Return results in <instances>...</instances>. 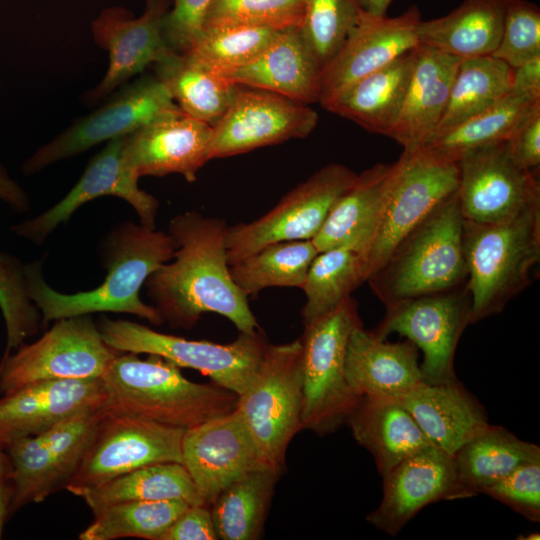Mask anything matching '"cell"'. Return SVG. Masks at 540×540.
Masks as SVG:
<instances>
[{
	"label": "cell",
	"instance_id": "6da1fadb",
	"mask_svg": "<svg viewBox=\"0 0 540 540\" xmlns=\"http://www.w3.org/2000/svg\"><path fill=\"white\" fill-rule=\"evenodd\" d=\"M228 225L195 211L176 215L168 234L176 244L172 258L154 271L144 287L164 322L190 329L204 313L230 320L242 333L259 326L248 296L234 283L227 257Z\"/></svg>",
	"mask_w": 540,
	"mask_h": 540
},
{
	"label": "cell",
	"instance_id": "7a4b0ae2",
	"mask_svg": "<svg viewBox=\"0 0 540 540\" xmlns=\"http://www.w3.org/2000/svg\"><path fill=\"white\" fill-rule=\"evenodd\" d=\"M175 250L168 232L122 222L100 245L107 275L98 287L73 294L58 292L44 279L42 263L34 261L25 265L28 293L41 313L42 325L67 317L112 312L135 315L158 326L164 321L153 305L141 300L140 290L154 271L172 260Z\"/></svg>",
	"mask_w": 540,
	"mask_h": 540
},
{
	"label": "cell",
	"instance_id": "3957f363",
	"mask_svg": "<svg viewBox=\"0 0 540 540\" xmlns=\"http://www.w3.org/2000/svg\"><path fill=\"white\" fill-rule=\"evenodd\" d=\"M101 380L109 413L184 429L225 415L237 406L235 393L213 382H192L178 366L151 354L146 359L132 352L117 354Z\"/></svg>",
	"mask_w": 540,
	"mask_h": 540
},
{
	"label": "cell",
	"instance_id": "277c9868",
	"mask_svg": "<svg viewBox=\"0 0 540 540\" xmlns=\"http://www.w3.org/2000/svg\"><path fill=\"white\" fill-rule=\"evenodd\" d=\"M463 221L455 191L399 242L366 281L385 309L466 284Z\"/></svg>",
	"mask_w": 540,
	"mask_h": 540
},
{
	"label": "cell",
	"instance_id": "5b68a950",
	"mask_svg": "<svg viewBox=\"0 0 540 540\" xmlns=\"http://www.w3.org/2000/svg\"><path fill=\"white\" fill-rule=\"evenodd\" d=\"M470 322L500 313L531 283L540 261V204L492 223L463 221Z\"/></svg>",
	"mask_w": 540,
	"mask_h": 540
},
{
	"label": "cell",
	"instance_id": "8992f818",
	"mask_svg": "<svg viewBox=\"0 0 540 540\" xmlns=\"http://www.w3.org/2000/svg\"><path fill=\"white\" fill-rule=\"evenodd\" d=\"M362 325L352 296L333 311L304 324L302 342V429L319 435L336 431L359 401L345 377L347 344Z\"/></svg>",
	"mask_w": 540,
	"mask_h": 540
},
{
	"label": "cell",
	"instance_id": "52a82bcc",
	"mask_svg": "<svg viewBox=\"0 0 540 540\" xmlns=\"http://www.w3.org/2000/svg\"><path fill=\"white\" fill-rule=\"evenodd\" d=\"M97 326L112 349L156 355L179 368L197 370L237 396L254 378L269 344L260 330L240 332L234 341L221 344L161 333L122 319L103 318Z\"/></svg>",
	"mask_w": 540,
	"mask_h": 540
},
{
	"label": "cell",
	"instance_id": "ba28073f",
	"mask_svg": "<svg viewBox=\"0 0 540 540\" xmlns=\"http://www.w3.org/2000/svg\"><path fill=\"white\" fill-rule=\"evenodd\" d=\"M301 339L268 344L259 368L236 408L264 463L281 474L288 445L302 430Z\"/></svg>",
	"mask_w": 540,
	"mask_h": 540
},
{
	"label": "cell",
	"instance_id": "9c48e42d",
	"mask_svg": "<svg viewBox=\"0 0 540 540\" xmlns=\"http://www.w3.org/2000/svg\"><path fill=\"white\" fill-rule=\"evenodd\" d=\"M119 353L105 343L90 315L58 319L35 342L3 354L0 393L45 380L101 378Z\"/></svg>",
	"mask_w": 540,
	"mask_h": 540
},
{
	"label": "cell",
	"instance_id": "30bf717a",
	"mask_svg": "<svg viewBox=\"0 0 540 540\" xmlns=\"http://www.w3.org/2000/svg\"><path fill=\"white\" fill-rule=\"evenodd\" d=\"M397 161L393 184L363 250L366 281L399 242L458 186L457 163L438 160L421 149L403 151Z\"/></svg>",
	"mask_w": 540,
	"mask_h": 540
},
{
	"label": "cell",
	"instance_id": "8fae6325",
	"mask_svg": "<svg viewBox=\"0 0 540 540\" xmlns=\"http://www.w3.org/2000/svg\"><path fill=\"white\" fill-rule=\"evenodd\" d=\"M356 175L343 164H327L288 192L261 217L228 226L229 265L271 243L312 240Z\"/></svg>",
	"mask_w": 540,
	"mask_h": 540
},
{
	"label": "cell",
	"instance_id": "7c38bea8",
	"mask_svg": "<svg viewBox=\"0 0 540 540\" xmlns=\"http://www.w3.org/2000/svg\"><path fill=\"white\" fill-rule=\"evenodd\" d=\"M106 413L103 407L77 414L44 433L18 438L5 448L12 467L9 516L67 486Z\"/></svg>",
	"mask_w": 540,
	"mask_h": 540
},
{
	"label": "cell",
	"instance_id": "4fadbf2b",
	"mask_svg": "<svg viewBox=\"0 0 540 540\" xmlns=\"http://www.w3.org/2000/svg\"><path fill=\"white\" fill-rule=\"evenodd\" d=\"M175 109L165 85L156 76L145 75L122 85L100 108L40 147L23 169L27 174L39 172L104 141L129 135Z\"/></svg>",
	"mask_w": 540,
	"mask_h": 540
},
{
	"label": "cell",
	"instance_id": "5bb4252c",
	"mask_svg": "<svg viewBox=\"0 0 540 540\" xmlns=\"http://www.w3.org/2000/svg\"><path fill=\"white\" fill-rule=\"evenodd\" d=\"M471 299L466 286L420 296L389 308L373 332L386 339L398 333L423 353L422 381L429 384L457 381L454 356L470 322Z\"/></svg>",
	"mask_w": 540,
	"mask_h": 540
},
{
	"label": "cell",
	"instance_id": "9a60e30c",
	"mask_svg": "<svg viewBox=\"0 0 540 540\" xmlns=\"http://www.w3.org/2000/svg\"><path fill=\"white\" fill-rule=\"evenodd\" d=\"M184 431L107 411L65 488L97 485L151 464L182 463Z\"/></svg>",
	"mask_w": 540,
	"mask_h": 540
},
{
	"label": "cell",
	"instance_id": "2e32d148",
	"mask_svg": "<svg viewBox=\"0 0 540 540\" xmlns=\"http://www.w3.org/2000/svg\"><path fill=\"white\" fill-rule=\"evenodd\" d=\"M317 123V112L306 104L267 90L239 86L226 112L212 126L209 159L305 138Z\"/></svg>",
	"mask_w": 540,
	"mask_h": 540
},
{
	"label": "cell",
	"instance_id": "e0dca14e",
	"mask_svg": "<svg viewBox=\"0 0 540 540\" xmlns=\"http://www.w3.org/2000/svg\"><path fill=\"white\" fill-rule=\"evenodd\" d=\"M457 164L456 194L465 221L497 222L540 204L539 181L514 163L506 141L473 149Z\"/></svg>",
	"mask_w": 540,
	"mask_h": 540
},
{
	"label": "cell",
	"instance_id": "ac0fdd59",
	"mask_svg": "<svg viewBox=\"0 0 540 540\" xmlns=\"http://www.w3.org/2000/svg\"><path fill=\"white\" fill-rule=\"evenodd\" d=\"M126 136L108 141L58 203L34 218L13 225L11 230L35 244H41L82 205L103 196L125 200L136 211L140 224L155 228L159 202L153 195L139 188V178L127 165Z\"/></svg>",
	"mask_w": 540,
	"mask_h": 540
},
{
	"label": "cell",
	"instance_id": "d6986e66",
	"mask_svg": "<svg viewBox=\"0 0 540 540\" xmlns=\"http://www.w3.org/2000/svg\"><path fill=\"white\" fill-rule=\"evenodd\" d=\"M181 452L182 464L208 506L248 472L269 468L237 408L185 429Z\"/></svg>",
	"mask_w": 540,
	"mask_h": 540
},
{
	"label": "cell",
	"instance_id": "ffe728a7",
	"mask_svg": "<svg viewBox=\"0 0 540 540\" xmlns=\"http://www.w3.org/2000/svg\"><path fill=\"white\" fill-rule=\"evenodd\" d=\"M168 7V0H153L147 3L140 17H134L122 7H111L93 20V38L108 52L109 66L100 83L86 93L85 101L95 103L111 95L130 78L172 51L163 34Z\"/></svg>",
	"mask_w": 540,
	"mask_h": 540
},
{
	"label": "cell",
	"instance_id": "44dd1931",
	"mask_svg": "<svg viewBox=\"0 0 540 540\" xmlns=\"http://www.w3.org/2000/svg\"><path fill=\"white\" fill-rule=\"evenodd\" d=\"M421 20L415 4L396 17L363 11L338 53L321 71L318 103L324 107L356 81L417 47Z\"/></svg>",
	"mask_w": 540,
	"mask_h": 540
},
{
	"label": "cell",
	"instance_id": "7402d4cb",
	"mask_svg": "<svg viewBox=\"0 0 540 540\" xmlns=\"http://www.w3.org/2000/svg\"><path fill=\"white\" fill-rule=\"evenodd\" d=\"M382 479L381 502L367 521L392 537L425 506L462 499L453 457L435 445L406 457Z\"/></svg>",
	"mask_w": 540,
	"mask_h": 540
},
{
	"label": "cell",
	"instance_id": "603a6c76",
	"mask_svg": "<svg viewBox=\"0 0 540 540\" xmlns=\"http://www.w3.org/2000/svg\"><path fill=\"white\" fill-rule=\"evenodd\" d=\"M101 378L45 380L0 398V447L44 433L77 414L106 407Z\"/></svg>",
	"mask_w": 540,
	"mask_h": 540
},
{
	"label": "cell",
	"instance_id": "cb8c5ba5",
	"mask_svg": "<svg viewBox=\"0 0 540 540\" xmlns=\"http://www.w3.org/2000/svg\"><path fill=\"white\" fill-rule=\"evenodd\" d=\"M212 126L179 108L126 136L125 159L138 177L182 175L188 182L210 160Z\"/></svg>",
	"mask_w": 540,
	"mask_h": 540
},
{
	"label": "cell",
	"instance_id": "d4e9b609",
	"mask_svg": "<svg viewBox=\"0 0 540 540\" xmlns=\"http://www.w3.org/2000/svg\"><path fill=\"white\" fill-rule=\"evenodd\" d=\"M345 377L359 398L400 399L422 381L418 348L409 340L388 342L360 325L347 344Z\"/></svg>",
	"mask_w": 540,
	"mask_h": 540
},
{
	"label": "cell",
	"instance_id": "484cf974",
	"mask_svg": "<svg viewBox=\"0 0 540 540\" xmlns=\"http://www.w3.org/2000/svg\"><path fill=\"white\" fill-rule=\"evenodd\" d=\"M219 75L235 85L267 90L306 105L319 99L321 69L299 27L280 30L251 62Z\"/></svg>",
	"mask_w": 540,
	"mask_h": 540
},
{
	"label": "cell",
	"instance_id": "4316f807",
	"mask_svg": "<svg viewBox=\"0 0 540 540\" xmlns=\"http://www.w3.org/2000/svg\"><path fill=\"white\" fill-rule=\"evenodd\" d=\"M399 401L428 440L453 457L488 425L480 402L459 382H419Z\"/></svg>",
	"mask_w": 540,
	"mask_h": 540
},
{
	"label": "cell",
	"instance_id": "83f0119b",
	"mask_svg": "<svg viewBox=\"0 0 540 540\" xmlns=\"http://www.w3.org/2000/svg\"><path fill=\"white\" fill-rule=\"evenodd\" d=\"M461 59L419 44L405 100L389 133L403 147L414 151L436 132L445 112L451 86Z\"/></svg>",
	"mask_w": 540,
	"mask_h": 540
},
{
	"label": "cell",
	"instance_id": "f1b7e54d",
	"mask_svg": "<svg viewBox=\"0 0 540 540\" xmlns=\"http://www.w3.org/2000/svg\"><path fill=\"white\" fill-rule=\"evenodd\" d=\"M417 47L356 81L323 108L370 133L388 136L397 122L409 87Z\"/></svg>",
	"mask_w": 540,
	"mask_h": 540
},
{
	"label": "cell",
	"instance_id": "f546056e",
	"mask_svg": "<svg viewBox=\"0 0 540 540\" xmlns=\"http://www.w3.org/2000/svg\"><path fill=\"white\" fill-rule=\"evenodd\" d=\"M346 423L357 443L373 456L381 476L433 445L399 399L361 397Z\"/></svg>",
	"mask_w": 540,
	"mask_h": 540
},
{
	"label": "cell",
	"instance_id": "4dcf8cb0",
	"mask_svg": "<svg viewBox=\"0 0 540 540\" xmlns=\"http://www.w3.org/2000/svg\"><path fill=\"white\" fill-rule=\"evenodd\" d=\"M398 161L377 163L356 175L333 205L324 225L312 239L318 252L350 241L365 244L393 184Z\"/></svg>",
	"mask_w": 540,
	"mask_h": 540
},
{
	"label": "cell",
	"instance_id": "1f68e13d",
	"mask_svg": "<svg viewBox=\"0 0 540 540\" xmlns=\"http://www.w3.org/2000/svg\"><path fill=\"white\" fill-rule=\"evenodd\" d=\"M506 0H464L445 16L421 20L419 44L459 59L492 55L502 34Z\"/></svg>",
	"mask_w": 540,
	"mask_h": 540
},
{
	"label": "cell",
	"instance_id": "d6a6232c",
	"mask_svg": "<svg viewBox=\"0 0 540 540\" xmlns=\"http://www.w3.org/2000/svg\"><path fill=\"white\" fill-rule=\"evenodd\" d=\"M540 460V447L489 424L453 455L462 499L480 494L517 467Z\"/></svg>",
	"mask_w": 540,
	"mask_h": 540
},
{
	"label": "cell",
	"instance_id": "836d02e7",
	"mask_svg": "<svg viewBox=\"0 0 540 540\" xmlns=\"http://www.w3.org/2000/svg\"><path fill=\"white\" fill-rule=\"evenodd\" d=\"M81 498L93 514L129 501L181 499L190 505L205 504L187 469L179 462H163L140 467L103 483L67 487Z\"/></svg>",
	"mask_w": 540,
	"mask_h": 540
},
{
	"label": "cell",
	"instance_id": "e575fe53",
	"mask_svg": "<svg viewBox=\"0 0 540 540\" xmlns=\"http://www.w3.org/2000/svg\"><path fill=\"white\" fill-rule=\"evenodd\" d=\"M538 108L540 99L510 92L486 110L435 133L419 149L438 160L457 163L473 149L507 141Z\"/></svg>",
	"mask_w": 540,
	"mask_h": 540
},
{
	"label": "cell",
	"instance_id": "d590c367",
	"mask_svg": "<svg viewBox=\"0 0 540 540\" xmlns=\"http://www.w3.org/2000/svg\"><path fill=\"white\" fill-rule=\"evenodd\" d=\"M154 66L155 76L178 108L211 126L226 112L239 88L185 53L172 50Z\"/></svg>",
	"mask_w": 540,
	"mask_h": 540
},
{
	"label": "cell",
	"instance_id": "8d00e7d4",
	"mask_svg": "<svg viewBox=\"0 0 540 540\" xmlns=\"http://www.w3.org/2000/svg\"><path fill=\"white\" fill-rule=\"evenodd\" d=\"M364 282L362 243L350 241L318 252L301 287L306 296L303 323L333 311Z\"/></svg>",
	"mask_w": 540,
	"mask_h": 540
},
{
	"label": "cell",
	"instance_id": "74e56055",
	"mask_svg": "<svg viewBox=\"0 0 540 540\" xmlns=\"http://www.w3.org/2000/svg\"><path fill=\"white\" fill-rule=\"evenodd\" d=\"M279 475L271 468L250 471L216 497L210 506L218 539L260 538Z\"/></svg>",
	"mask_w": 540,
	"mask_h": 540
},
{
	"label": "cell",
	"instance_id": "f35d334b",
	"mask_svg": "<svg viewBox=\"0 0 540 540\" xmlns=\"http://www.w3.org/2000/svg\"><path fill=\"white\" fill-rule=\"evenodd\" d=\"M512 77L513 68L492 55L461 59L435 133L453 127L503 99L511 92Z\"/></svg>",
	"mask_w": 540,
	"mask_h": 540
},
{
	"label": "cell",
	"instance_id": "ab89813d",
	"mask_svg": "<svg viewBox=\"0 0 540 540\" xmlns=\"http://www.w3.org/2000/svg\"><path fill=\"white\" fill-rule=\"evenodd\" d=\"M318 254L312 240L271 243L229 266L234 283L247 295L271 287L301 289Z\"/></svg>",
	"mask_w": 540,
	"mask_h": 540
},
{
	"label": "cell",
	"instance_id": "60d3db41",
	"mask_svg": "<svg viewBox=\"0 0 540 540\" xmlns=\"http://www.w3.org/2000/svg\"><path fill=\"white\" fill-rule=\"evenodd\" d=\"M190 504L181 499L129 501L108 506L94 515L80 540H115L134 537L161 540L170 525Z\"/></svg>",
	"mask_w": 540,
	"mask_h": 540
},
{
	"label": "cell",
	"instance_id": "b9f144b4",
	"mask_svg": "<svg viewBox=\"0 0 540 540\" xmlns=\"http://www.w3.org/2000/svg\"><path fill=\"white\" fill-rule=\"evenodd\" d=\"M279 31L249 26L204 27L184 53L221 74L251 62L270 45Z\"/></svg>",
	"mask_w": 540,
	"mask_h": 540
},
{
	"label": "cell",
	"instance_id": "7bdbcfd3",
	"mask_svg": "<svg viewBox=\"0 0 540 540\" xmlns=\"http://www.w3.org/2000/svg\"><path fill=\"white\" fill-rule=\"evenodd\" d=\"M362 13L357 0H305L299 29L321 71L338 53Z\"/></svg>",
	"mask_w": 540,
	"mask_h": 540
},
{
	"label": "cell",
	"instance_id": "ee69618b",
	"mask_svg": "<svg viewBox=\"0 0 540 540\" xmlns=\"http://www.w3.org/2000/svg\"><path fill=\"white\" fill-rule=\"evenodd\" d=\"M0 309L7 333L4 353L37 334L42 325L41 313L28 293L25 265L7 253H0Z\"/></svg>",
	"mask_w": 540,
	"mask_h": 540
},
{
	"label": "cell",
	"instance_id": "f6af8a7d",
	"mask_svg": "<svg viewBox=\"0 0 540 540\" xmlns=\"http://www.w3.org/2000/svg\"><path fill=\"white\" fill-rule=\"evenodd\" d=\"M305 0H213L204 27L249 26L284 30L299 27Z\"/></svg>",
	"mask_w": 540,
	"mask_h": 540
},
{
	"label": "cell",
	"instance_id": "bcb514c9",
	"mask_svg": "<svg viewBox=\"0 0 540 540\" xmlns=\"http://www.w3.org/2000/svg\"><path fill=\"white\" fill-rule=\"evenodd\" d=\"M493 57L517 68L540 57V9L526 0H506L500 42Z\"/></svg>",
	"mask_w": 540,
	"mask_h": 540
},
{
	"label": "cell",
	"instance_id": "7dc6e473",
	"mask_svg": "<svg viewBox=\"0 0 540 540\" xmlns=\"http://www.w3.org/2000/svg\"><path fill=\"white\" fill-rule=\"evenodd\" d=\"M481 494L507 505L532 522L540 521V460L525 463Z\"/></svg>",
	"mask_w": 540,
	"mask_h": 540
},
{
	"label": "cell",
	"instance_id": "c3c4849f",
	"mask_svg": "<svg viewBox=\"0 0 540 540\" xmlns=\"http://www.w3.org/2000/svg\"><path fill=\"white\" fill-rule=\"evenodd\" d=\"M213 0H174L164 18L163 34L175 52H186L204 28L205 17Z\"/></svg>",
	"mask_w": 540,
	"mask_h": 540
},
{
	"label": "cell",
	"instance_id": "681fc988",
	"mask_svg": "<svg viewBox=\"0 0 540 540\" xmlns=\"http://www.w3.org/2000/svg\"><path fill=\"white\" fill-rule=\"evenodd\" d=\"M511 159L520 168L533 171L540 165V108L532 112L506 141Z\"/></svg>",
	"mask_w": 540,
	"mask_h": 540
},
{
	"label": "cell",
	"instance_id": "f907efd6",
	"mask_svg": "<svg viewBox=\"0 0 540 540\" xmlns=\"http://www.w3.org/2000/svg\"><path fill=\"white\" fill-rule=\"evenodd\" d=\"M210 506L189 505L170 525L161 540H216L218 539Z\"/></svg>",
	"mask_w": 540,
	"mask_h": 540
},
{
	"label": "cell",
	"instance_id": "816d5d0a",
	"mask_svg": "<svg viewBox=\"0 0 540 540\" xmlns=\"http://www.w3.org/2000/svg\"><path fill=\"white\" fill-rule=\"evenodd\" d=\"M511 92L540 99V57L513 69Z\"/></svg>",
	"mask_w": 540,
	"mask_h": 540
},
{
	"label": "cell",
	"instance_id": "f5cc1de1",
	"mask_svg": "<svg viewBox=\"0 0 540 540\" xmlns=\"http://www.w3.org/2000/svg\"><path fill=\"white\" fill-rule=\"evenodd\" d=\"M0 199L18 212L30 209V200L24 189L13 180L7 170L0 165Z\"/></svg>",
	"mask_w": 540,
	"mask_h": 540
},
{
	"label": "cell",
	"instance_id": "db71d44e",
	"mask_svg": "<svg viewBox=\"0 0 540 540\" xmlns=\"http://www.w3.org/2000/svg\"><path fill=\"white\" fill-rule=\"evenodd\" d=\"M12 494V467L7 453L0 447V539L5 520L9 517Z\"/></svg>",
	"mask_w": 540,
	"mask_h": 540
},
{
	"label": "cell",
	"instance_id": "11a10c76",
	"mask_svg": "<svg viewBox=\"0 0 540 540\" xmlns=\"http://www.w3.org/2000/svg\"><path fill=\"white\" fill-rule=\"evenodd\" d=\"M361 9L374 16L386 15L388 6L392 0H357Z\"/></svg>",
	"mask_w": 540,
	"mask_h": 540
},
{
	"label": "cell",
	"instance_id": "9f6ffc18",
	"mask_svg": "<svg viewBox=\"0 0 540 540\" xmlns=\"http://www.w3.org/2000/svg\"><path fill=\"white\" fill-rule=\"evenodd\" d=\"M517 539H520V540H539L540 539V534L538 532H531V533H528L526 535H519V537H517Z\"/></svg>",
	"mask_w": 540,
	"mask_h": 540
},
{
	"label": "cell",
	"instance_id": "6f0895ef",
	"mask_svg": "<svg viewBox=\"0 0 540 540\" xmlns=\"http://www.w3.org/2000/svg\"><path fill=\"white\" fill-rule=\"evenodd\" d=\"M151 1H153V0H147V3L151 2Z\"/></svg>",
	"mask_w": 540,
	"mask_h": 540
}]
</instances>
